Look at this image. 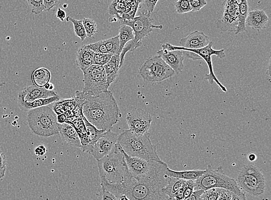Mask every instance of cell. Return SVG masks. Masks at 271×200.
Returning <instances> with one entry per match:
<instances>
[{
  "label": "cell",
  "instance_id": "cell-14",
  "mask_svg": "<svg viewBox=\"0 0 271 200\" xmlns=\"http://www.w3.org/2000/svg\"><path fill=\"white\" fill-rule=\"evenodd\" d=\"M210 43L209 37L203 32L194 31L190 34L182 38L179 41L180 46L166 43L162 45V48L170 50L198 49L207 46Z\"/></svg>",
  "mask_w": 271,
  "mask_h": 200
},
{
  "label": "cell",
  "instance_id": "cell-27",
  "mask_svg": "<svg viewBox=\"0 0 271 200\" xmlns=\"http://www.w3.org/2000/svg\"><path fill=\"white\" fill-rule=\"evenodd\" d=\"M238 23L235 32L236 34H239L246 31L245 22L249 13L248 3L247 0H240L238 6Z\"/></svg>",
  "mask_w": 271,
  "mask_h": 200
},
{
  "label": "cell",
  "instance_id": "cell-38",
  "mask_svg": "<svg viewBox=\"0 0 271 200\" xmlns=\"http://www.w3.org/2000/svg\"><path fill=\"white\" fill-rule=\"evenodd\" d=\"M219 188H211L205 190L200 200H218Z\"/></svg>",
  "mask_w": 271,
  "mask_h": 200
},
{
  "label": "cell",
  "instance_id": "cell-30",
  "mask_svg": "<svg viewBox=\"0 0 271 200\" xmlns=\"http://www.w3.org/2000/svg\"><path fill=\"white\" fill-rule=\"evenodd\" d=\"M118 36L120 43L119 54H120L125 45L134 38L132 28L128 25H121L119 29Z\"/></svg>",
  "mask_w": 271,
  "mask_h": 200
},
{
  "label": "cell",
  "instance_id": "cell-34",
  "mask_svg": "<svg viewBox=\"0 0 271 200\" xmlns=\"http://www.w3.org/2000/svg\"><path fill=\"white\" fill-rule=\"evenodd\" d=\"M26 2L31 8V12L35 15L45 11L44 0H26Z\"/></svg>",
  "mask_w": 271,
  "mask_h": 200
},
{
  "label": "cell",
  "instance_id": "cell-41",
  "mask_svg": "<svg viewBox=\"0 0 271 200\" xmlns=\"http://www.w3.org/2000/svg\"><path fill=\"white\" fill-rule=\"evenodd\" d=\"M189 2L191 9L193 12L200 11L207 4L206 0H189Z\"/></svg>",
  "mask_w": 271,
  "mask_h": 200
},
{
  "label": "cell",
  "instance_id": "cell-33",
  "mask_svg": "<svg viewBox=\"0 0 271 200\" xmlns=\"http://www.w3.org/2000/svg\"><path fill=\"white\" fill-rule=\"evenodd\" d=\"M83 25L85 27L87 37L91 38L97 32V25L96 22L89 18H84L82 20Z\"/></svg>",
  "mask_w": 271,
  "mask_h": 200
},
{
  "label": "cell",
  "instance_id": "cell-5",
  "mask_svg": "<svg viewBox=\"0 0 271 200\" xmlns=\"http://www.w3.org/2000/svg\"><path fill=\"white\" fill-rule=\"evenodd\" d=\"M97 164L101 179L113 184H119L123 182L127 166L122 149L118 142L109 154L97 160Z\"/></svg>",
  "mask_w": 271,
  "mask_h": 200
},
{
  "label": "cell",
  "instance_id": "cell-37",
  "mask_svg": "<svg viewBox=\"0 0 271 200\" xmlns=\"http://www.w3.org/2000/svg\"><path fill=\"white\" fill-rule=\"evenodd\" d=\"M241 200L242 198L230 190L219 188L218 200Z\"/></svg>",
  "mask_w": 271,
  "mask_h": 200
},
{
  "label": "cell",
  "instance_id": "cell-13",
  "mask_svg": "<svg viewBox=\"0 0 271 200\" xmlns=\"http://www.w3.org/2000/svg\"><path fill=\"white\" fill-rule=\"evenodd\" d=\"M125 120L131 131L139 134H146L151 128L152 117L146 111L138 108L129 111Z\"/></svg>",
  "mask_w": 271,
  "mask_h": 200
},
{
  "label": "cell",
  "instance_id": "cell-40",
  "mask_svg": "<svg viewBox=\"0 0 271 200\" xmlns=\"http://www.w3.org/2000/svg\"><path fill=\"white\" fill-rule=\"evenodd\" d=\"M195 180H186L184 187V200L189 198L194 190Z\"/></svg>",
  "mask_w": 271,
  "mask_h": 200
},
{
  "label": "cell",
  "instance_id": "cell-25",
  "mask_svg": "<svg viewBox=\"0 0 271 200\" xmlns=\"http://www.w3.org/2000/svg\"><path fill=\"white\" fill-rule=\"evenodd\" d=\"M83 116L81 117L67 119L66 123H65L71 125L76 129L79 138H80L82 146H86L90 142Z\"/></svg>",
  "mask_w": 271,
  "mask_h": 200
},
{
  "label": "cell",
  "instance_id": "cell-52",
  "mask_svg": "<svg viewBox=\"0 0 271 200\" xmlns=\"http://www.w3.org/2000/svg\"><path fill=\"white\" fill-rule=\"evenodd\" d=\"M44 87L46 90H54V86L52 85V84H51L50 83L46 84V85Z\"/></svg>",
  "mask_w": 271,
  "mask_h": 200
},
{
  "label": "cell",
  "instance_id": "cell-17",
  "mask_svg": "<svg viewBox=\"0 0 271 200\" xmlns=\"http://www.w3.org/2000/svg\"><path fill=\"white\" fill-rule=\"evenodd\" d=\"M157 53L174 70L176 74H179L183 71L185 59L183 51L162 48V49L158 50Z\"/></svg>",
  "mask_w": 271,
  "mask_h": 200
},
{
  "label": "cell",
  "instance_id": "cell-22",
  "mask_svg": "<svg viewBox=\"0 0 271 200\" xmlns=\"http://www.w3.org/2000/svg\"><path fill=\"white\" fill-rule=\"evenodd\" d=\"M103 67L106 74L107 82L110 86L111 84L116 81L118 76L119 70L121 68L120 54H115L112 55L110 61Z\"/></svg>",
  "mask_w": 271,
  "mask_h": 200
},
{
  "label": "cell",
  "instance_id": "cell-7",
  "mask_svg": "<svg viewBox=\"0 0 271 200\" xmlns=\"http://www.w3.org/2000/svg\"><path fill=\"white\" fill-rule=\"evenodd\" d=\"M237 183L243 192L252 197H259L265 192L264 176L255 166L247 165L243 167L238 175Z\"/></svg>",
  "mask_w": 271,
  "mask_h": 200
},
{
  "label": "cell",
  "instance_id": "cell-8",
  "mask_svg": "<svg viewBox=\"0 0 271 200\" xmlns=\"http://www.w3.org/2000/svg\"><path fill=\"white\" fill-rule=\"evenodd\" d=\"M139 72L144 81L151 83L166 81L175 74L158 55L147 59L139 67Z\"/></svg>",
  "mask_w": 271,
  "mask_h": 200
},
{
  "label": "cell",
  "instance_id": "cell-26",
  "mask_svg": "<svg viewBox=\"0 0 271 200\" xmlns=\"http://www.w3.org/2000/svg\"><path fill=\"white\" fill-rule=\"evenodd\" d=\"M205 170H193L177 171L167 167L166 173L168 176L185 180H196L204 173Z\"/></svg>",
  "mask_w": 271,
  "mask_h": 200
},
{
  "label": "cell",
  "instance_id": "cell-32",
  "mask_svg": "<svg viewBox=\"0 0 271 200\" xmlns=\"http://www.w3.org/2000/svg\"><path fill=\"white\" fill-rule=\"evenodd\" d=\"M66 21L73 23L75 35L80 38L82 42L85 41L87 38V35L85 27H84L83 25L82 20H77L71 16H67L66 17Z\"/></svg>",
  "mask_w": 271,
  "mask_h": 200
},
{
  "label": "cell",
  "instance_id": "cell-12",
  "mask_svg": "<svg viewBox=\"0 0 271 200\" xmlns=\"http://www.w3.org/2000/svg\"><path fill=\"white\" fill-rule=\"evenodd\" d=\"M239 2L240 0H226L222 17L216 22L218 29L224 32H236L239 15Z\"/></svg>",
  "mask_w": 271,
  "mask_h": 200
},
{
  "label": "cell",
  "instance_id": "cell-42",
  "mask_svg": "<svg viewBox=\"0 0 271 200\" xmlns=\"http://www.w3.org/2000/svg\"><path fill=\"white\" fill-rule=\"evenodd\" d=\"M61 0H44L45 11L49 12L56 6H58Z\"/></svg>",
  "mask_w": 271,
  "mask_h": 200
},
{
  "label": "cell",
  "instance_id": "cell-47",
  "mask_svg": "<svg viewBox=\"0 0 271 200\" xmlns=\"http://www.w3.org/2000/svg\"><path fill=\"white\" fill-rule=\"evenodd\" d=\"M7 158L4 153L0 150V168H4L7 167Z\"/></svg>",
  "mask_w": 271,
  "mask_h": 200
},
{
  "label": "cell",
  "instance_id": "cell-31",
  "mask_svg": "<svg viewBox=\"0 0 271 200\" xmlns=\"http://www.w3.org/2000/svg\"><path fill=\"white\" fill-rule=\"evenodd\" d=\"M74 97L72 99L56 102L53 106V111L57 115L64 114L67 111H73L76 106Z\"/></svg>",
  "mask_w": 271,
  "mask_h": 200
},
{
  "label": "cell",
  "instance_id": "cell-21",
  "mask_svg": "<svg viewBox=\"0 0 271 200\" xmlns=\"http://www.w3.org/2000/svg\"><path fill=\"white\" fill-rule=\"evenodd\" d=\"M59 134L63 141L69 146L80 148L82 147L80 138L71 125L68 123L61 124Z\"/></svg>",
  "mask_w": 271,
  "mask_h": 200
},
{
  "label": "cell",
  "instance_id": "cell-53",
  "mask_svg": "<svg viewBox=\"0 0 271 200\" xmlns=\"http://www.w3.org/2000/svg\"><path fill=\"white\" fill-rule=\"evenodd\" d=\"M63 7L64 9L67 8L68 7V4H64Z\"/></svg>",
  "mask_w": 271,
  "mask_h": 200
},
{
  "label": "cell",
  "instance_id": "cell-28",
  "mask_svg": "<svg viewBox=\"0 0 271 200\" xmlns=\"http://www.w3.org/2000/svg\"><path fill=\"white\" fill-rule=\"evenodd\" d=\"M51 73L48 69L41 68L35 70L32 74V80L34 85L40 87H44L49 83Z\"/></svg>",
  "mask_w": 271,
  "mask_h": 200
},
{
  "label": "cell",
  "instance_id": "cell-29",
  "mask_svg": "<svg viewBox=\"0 0 271 200\" xmlns=\"http://www.w3.org/2000/svg\"><path fill=\"white\" fill-rule=\"evenodd\" d=\"M186 181V180L185 179L170 176L166 187L163 189V191L169 197L170 199H172L174 194L184 187Z\"/></svg>",
  "mask_w": 271,
  "mask_h": 200
},
{
  "label": "cell",
  "instance_id": "cell-43",
  "mask_svg": "<svg viewBox=\"0 0 271 200\" xmlns=\"http://www.w3.org/2000/svg\"><path fill=\"white\" fill-rule=\"evenodd\" d=\"M205 190L203 189H197L194 190L192 193L190 195V197L188 198V200H197L200 199L202 194L204 192Z\"/></svg>",
  "mask_w": 271,
  "mask_h": 200
},
{
  "label": "cell",
  "instance_id": "cell-18",
  "mask_svg": "<svg viewBox=\"0 0 271 200\" xmlns=\"http://www.w3.org/2000/svg\"><path fill=\"white\" fill-rule=\"evenodd\" d=\"M57 95V93L53 90H46L44 87L34 85L24 88L20 92L17 97H21L26 102H32L37 99L48 98Z\"/></svg>",
  "mask_w": 271,
  "mask_h": 200
},
{
  "label": "cell",
  "instance_id": "cell-9",
  "mask_svg": "<svg viewBox=\"0 0 271 200\" xmlns=\"http://www.w3.org/2000/svg\"><path fill=\"white\" fill-rule=\"evenodd\" d=\"M151 15L142 12L138 16L135 17L132 20H125L120 22L121 25L130 26L134 34V38L128 42L130 45V52H133L135 50L141 47L142 40L151 34L155 29L162 30V25H155L153 23Z\"/></svg>",
  "mask_w": 271,
  "mask_h": 200
},
{
  "label": "cell",
  "instance_id": "cell-23",
  "mask_svg": "<svg viewBox=\"0 0 271 200\" xmlns=\"http://www.w3.org/2000/svg\"><path fill=\"white\" fill-rule=\"evenodd\" d=\"M60 97L57 95L48 98L39 99L32 102H26L21 97H17V104L21 110L27 112L31 109L40 108L42 106H48L51 104L59 101Z\"/></svg>",
  "mask_w": 271,
  "mask_h": 200
},
{
  "label": "cell",
  "instance_id": "cell-49",
  "mask_svg": "<svg viewBox=\"0 0 271 200\" xmlns=\"http://www.w3.org/2000/svg\"><path fill=\"white\" fill-rule=\"evenodd\" d=\"M67 120V118L66 117V115H65L64 114H60L57 115L58 123L60 124H62L66 123Z\"/></svg>",
  "mask_w": 271,
  "mask_h": 200
},
{
  "label": "cell",
  "instance_id": "cell-35",
  "mask_svg": "<svg viewBox=\"0 0 271 200\" xmlns=\"http://www.w3.org/2000/svg\"><path fill=\"white\" fill-rule=\"evenodd\" d=\"M113 55L112 54L94 53V55H93V64L104 66L110 61Z\"/></svg>",
  "mask_w": 271,
  "mask_h": 200
},
{
  "label": "cell",
  "instance_id": "cell-10",
  "mask_svg": "<svg viewBox=\"0 0 271 200\" xmlns=\"http://www.w3.org/2000/svg\"><path fill=\"white\" fill-rule=\"evenodd\" d=\"M84 87L82 91L91 95H97L109 90L110 86L103 66L93 64L83 72Z\"/></svg>",
  "mask_w": 271,
  "mask_h": 200
},
{
  "label": "cell",
  "instance_id": "cell-2",
  "mask_svg": "<svg viewBox=\"0 0 271 200\" xmlns=\"http://www.w3.org/2000/svg\"><path fill=\"white\" fill-rule=\"evenodd\" d=\"M81 94L84 99L83 114L97 129L109 131L119 123L122 114L111 91L94 96Z\"/></svg>",
  "mask_w": 271,
  "mask_h": 200
},
{
  "label": "cell",
  "instance_id": "cell-24",
  "mask_svg": "<svg viewBox=\"0 0 271 200\" xmlns=\"http://www.w3.org/2000/svg\"><path fill=\"white\" fill-rule=\"evenodd\" d=\"M93 55L94 52L85 45L79 48L76 62L83 72L93 64Z\"/></svg>",
  "mask_w": 271,
  "mask_h": 200
},
{
  "label": "cell",
  "instance_id": "cell-46",
  "mask_svg": "<svg viewBox=\"0 0 271 200\" xmlns=\"http://www.w3.org/2000/svg\"><path fill=\"white\" fill-rule=\"evenodd\" d=\"M56 16L61 22H63L66 18V13L63 9L59 8L57 12L56 13Z\"/></svg>",
  "mask_w": 271,
  "mask_h": 200
},
{
  "label": "cell",
  "instance_id": "cell-44",
  "mask_svg": "<svg viewBox=\"0 0 271 200\" xmlns=\"http://www.w3.org/2000/svg\"><path fill=\"white\" fill-rule=\"evenodd\" d=\"M46 152H47V149L43 144L36 147L34 149V153L37 156H43Z\"/></svg>",
  "mask_w": 271,
  "mask_h": 200
},
{
  "label": "cell",
  "instance_id": "cell-20",
  "mask_svg": "<svg viewBox=\"0 0 271 200\" xmlns=\"http://www.w3.org/2000/svg\"><path fill=\"white\" fill-rule=\"evenodd\" d=\"M83 119L85 124L87 133L88 137H89L90 142L87 145L82 146L81 149L83 152L88 153V154L91 155L93 147H94L96 143L99 141L100 138L103 136L107 131L97 129L95 125L88 122L84 115L83 116Z\"/></svg>",
  "mask_w": 271,
  "mask_h": 200
},
{
  "label": "cell",
  "instance_id": "cell-50",
  "mask_svg": "<svg viewBox=\"0 0 271 200\" xmlns=\"http://www.w3.org/2000/svg\"><path fill=\"white\" fill-rule=\"evenodd\" d=\"M247 159H248L250 162H253L256 161L257 156L255 153H250L247 155Z\"/></svg>",
  "mask_w": 271,
  "mask_h": 200
},
{
  "label": "cell",
  "instance_id": "cell-3",
  "mask_svg": "<svg viewBox=\"0 0 271 200\" xmlns=\"http://www.w3.org/2000/svg\"><path fill=\"white\" fill-rule=\"evenodd\" d=\"M118 143L129 156L148 161H162L158 155L156 146L151 141L149 132L139 134L130 129L124 130L119 135Z\"/></svg>",
  "mask_w": 271,
  "mask_h": 200
},
{
  "label": "cell",
  "instance_id": "cell-36",
  "mask_svg": "<svg viewBox=\"0 0 271 200\" xmlns=\"http://www.w3.org/2000/svg\"><path fill=\"white\" fill-rule=\"evenodd\" d=\"M176 11L178 14H184L192 11L189 0H178L175 3Z\"/></svg>",
  "mask_w": 271,
  "mask_h": 200
},
{
  "label": "cell",
  "instance_id": "cell-19",
  "mask_svg": "<svg viewBox=\"0 0 271 200\" xmlns=\"http://www.w3.org/2000/svg\"><path fill=\"white\" fill-rule=\"evenodd\" d=\"M269 17L263 9H255L249 12L245 25L252 29L260 31L267 29Z\"/></svg>",
  "mask_w": 271,
  "mask_h": 200
},
{
  "label": "cell",
  "instance_id": "cell-1",
  "mask_svg": "<svg viewBox=\"0 0 271 200\" xmlns=\"http://www.w3.org/2000/svg\"><path fill=\"white\" fill-rule=\"evenodd\" d=\"M168 165L163 161H153L152 168L146 175L133 177L126 167L122 185L123 193L129 200H166L169 197L164 192L170 176Z\"/></svg>",
  "mask_w": 271,
  "mask_h": 200
},
{
  "label": "cell",
  "instance_id": "cell-54",
  "mask_svg": "<svg viewBox=\"0 0 271 200\" xmlns=\"http://www.w3.org/2000/svg\"><path fill=\"white\" fill-rule=\"evenodd\" d=\"M116 1H118V0H112V2H116ZM141 1L142 2L143 0H141Z\"/></svg>",
  "mask_w": 271,
  "mask_h": 200
},
{
  "label": "cell",
  "instance_id": "cell-11",
  "mask_svg": "<svg viewBox=\"0 0 271 200\" xmlns=\"http://www.w3.org/2000/svg\"><path fill=\"white\" fill-rule=\"evenodd\" d=\"M213 44V42H210L207 46H205L203 48L198 49H185L182 51L194 53L198 55L202 60H204L207 65L209 71L208 74H205V80L208 81L211 85H212L214 83H215L222 91L227 92V88L219 82L218 78L214 73L212 62V55H216L218 58L223 59L226 57L225 52H224V49H223L221 50H214L212 48Z\"/></svg>",
  "mask_w": 271,
  "mask_h": 200
},
{
  "label": "cell",
  "instance_id": "cell-6",
  "mask_svg": "<svg viewBox=\"0 0 271 200\" xmlns=\"http://www.w3.org/2000/svg\"><path fill=\"white\" fill-rule=\"evenodd\" d=\"M211 188H222L230 191L240 196L242 199H246L245 193L238 187L237 181L229 177L222 169L219 166L214 170L211 165H209L204 173L195 180L194 190L203 189L204 190Z\"/></svg>",
  "mask_w": 271,
  "mask_h": 200
},
{
  "label": "cell",
  "instance_id": "cell-39",
  "mask_svg": "<svg viewBox=\"0 0 271 200\" xmlns=\"http://www.w3.org/2000/svg\"><path fill=\"white\" fill-rule=\"evenodd\" d=\"M159 0H143L142 6L144 9V13L151 15V13L155 10V8Z\"/></svg>",
  "mask_w": 271,
  "mask_h": 200
},
{
  "label": "cell",
  "instance_id": "cell-15",
  "mask_svg": "<svg viewBox=\"0 0 271 200\" xmlns=\"http://www.w3.org/2000/svg\"><path fill=\"white\" fill-rule=\"evenodd\" d=\"M118 135L111 130L106 131L95 144L91 155L97 161L109 154L118 142Z\"/></svg>",
  "mask_w": 271,
  "mask_h": 200
},
{
  "label": "cell",
  "instance_id": "cell-4",
  "mask_svg": "<svg viewBox=\"0 0 271 200\" xmlns=\"http://www.w3.org/2000/svg\"><path fill=\"white\" fill-rule=\"evenodd\" d=\"M29 127L37 136L50 137L59 134L61 124L58 123L57 114L48 106L27 111Z\"/></svg>",
  "mask_w": 271,
  "mask_h": 200
},
{
  "label": "cell",
  "instance_id": "cell-16",
  "mask_svg": "<svg viewBox=\"0 0 271 200\" xmlns=\"http://www.w3.org/2000/svg\"><path fill=\"white\" fill-rule=\"evenodd\" d=\"M122 151L126 166L133 177L135 178L142 177L150 171L153 161H148L142 158L131 156L126 154L123 150Z\"/></svg>",
  "mask_w": 271,
  "mask_h": 200
},
{
  "label": "cell",
  "instance_id": "cell-51",
  "mask_svg": "<svg viewBox=\"0 0 271 200\" xmlns=\"http://www.w3.org/2000/svg\"><path fill=\"white\" fill-rule=\"evenodd\" d=\"M7 167L4 168H0V179H2L6 176Z\"/></svg>",
  "mask_w": 271,
  "mask_h": 200
},
{
  "label": "cell",
  "instance_id": "cell-45",
  "mask_svg": "<svg viewBox=\"0 0 271 200\" xmlns=\"http://www.w3.org/2000/svg\"><path fill=\"white\" fill-rule=\"evenodd\" d=\"M102 199L105 200V199H111V200H118L117 198L114 196V195L109 191L108 190L102 188Z\"/></svg>",
  "mask_w": 271,
  "mask_h": 200
},
{
  "label": "cell",
  "instance_id": "cell-48",
  "mask_svg": "<svg viewBox=\"0 0 271 200\" xmlns=\"http://www.w3.org/2000/svg\"><path fill=\"white\" fill-rule=\"evenodd\" d=\"M172 199L184 200V188L175 193L172 196Z\"/></svg>",
  "mask_w": 271,
  "mask_h": 200
}]
</instances>
